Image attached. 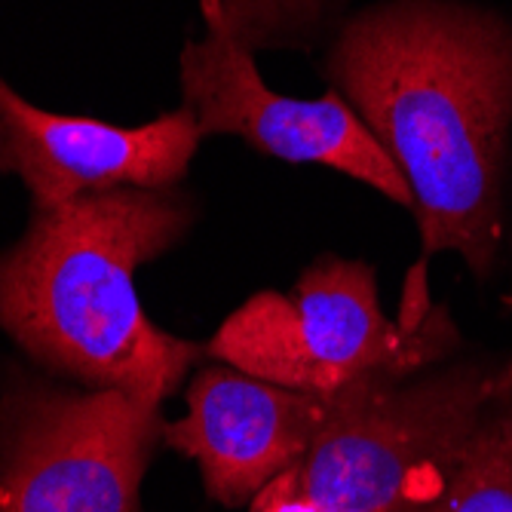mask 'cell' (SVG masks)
I'll return each instance as SVG.
<instances>
[{
    "label": "cell",
    "mask_w": 512,
    "mask_h": 512,
    "mask_svg": "<svg viewBox=\"0 0 512 512\" xmlns=\"http://www.w3.org/2000/svg\"><path fill=\"white\" fill-rule=\"evenodd\" d=\"M322 74L399 166L424 258L491 276L503 237L512 22L457 0H387L350 16Z\"/></svg>",
    "instance_id": "cell-1"
},
{
    "label": "cell",
    "mask_w": 512,
    "mask_h": 512,
    "mask_svg": "<svg viewBox=\"0 0 512 512\" xmlns=\"http://www.w3.org/2000/svg\"><path fill=\"white\" fill-rule=\"evenodd\" d=\"M191 221L188 200L169 188H117L34 209L25 237L0 252V329L89 390L160 408L206 347L154 325L132 279Z\"/></svg>",
    "instance_id": "cell-2"
},
{
    "label": "cell",
    "mask_w": 512,
    "mask_h": 512,
    "mask_svg": "<svg viewBox=\"0 0 512 512\" xmlns=\"http://www.w3.org/2000/svg\"><path fill=\"white\" fill-rule=\"evenodd\" d=\"M509 387L512 365L503 362L353 381L332 393L304 460L267 488L325 512H408Z\"/></svg>",
    "instance_id": "cell-3"
},
{
    "label": "cell",
    "mask_w": 512,
    "mask_h": 512,
    "mask_svg": "<svg viewBox=\"0 0 512 512\" xmlns=\"http://www.w3.org/2000/svg\"><path fill=\"white\" fill-rule=\"evenodd\" d=\"M454 347L445 307L424 304L393 322L381 310L375 270L322 255L292 292H258L230 313L206 356L279 387L332 396L371 375H417Z\"/></svg>",
    "instance_id": "cell-4"
},
{
    "label": "cell",
    "mask_w": 512,
    "mask_h": 512,
    "mask_svg": "<svg viewBox=\"0 0 512 512\" xmlns=\"http://www.w3.org/2000/svg\"><path fill=\"white\" fill-rule=\"evenodd\" d=\"M160 433L157 405L120 390L19 387L0 405V512H142Z\"/></svg>",
    "instance_id": "cell-5"
},
{
    "label": "cell",
    "mask_w": 512,
    "mask_h": 512,
    "mask_svg": "<svg viewBox=\"0 0 512 512\" xmlns=\"http://www.w3.org/2000/svg\"><path fill=\"white\" fill-rule=\"evenodd\" d=\"M200 10L206 37L181 50V96L203 138L237 135L267 157L329 166L414 209L399 166L335 89L322 99L279 96L230 31L221 0H200Z\"/></svg>",
    "instance_id": "cell-6"
},
{
    "label": "cell",
    "mask_w": 512,
    "mask_h": 512,
    "mask_svg": "<svg viewBox=\"0 0 512 512\" xmlns=\"http://www.w3.org/2000/svg\"><path fill=\"white\" fill-rule=\"evenodd\" d=\"M200 138L184 105L145 126H111L43 111L0 77V175H19L34 209L117 188H172L188 172Z\"/></svg>",
    "instance_id": "cell-7"
},
{
    "label": "cell",
    "mask_w": 512,
    "mask_h": 512,
    "mask_svg": "<svg viewBox=\"0 0 512 512\" xmlns=\"http://www.w3.org/2000/svg\"><path fill=\"white\" fill-rule=\"evenodd\" d=\"M329 408L332 396L279 387L221 362L191 381L188 414L163 427V439L197 460L215 503L237 509L298 467Z\"/></svg>",
    "instance_id": "cell-8"
},
{
    "label": "cell",
    "mask_w": 512,
    "mask_h": 512,
    "mask_svg": "<svg viewBox=\"0 0 512 512\" xmlns=\"http://www.w3.org/2000/svg\"><path fill=\"white\" fill-rule=\"evenodd\" d=\"M408 512H512V387L460 442L439 485Z\"/></svg>",
    "instance_id": "cell-9"
},
{
    "label": "cell",
    "mask_w": 512,
    "mask_h": 512,
    "mask_svg": "<svg viewBox=\"0 0 512 512\" xmlns=\"http://www.w3.org/2000/svg\"><path fill=\"white\" fill-rule=\"evenodd\" d=\"M344 0H221L224 19L249 53L313 43Z\"/></svg>",
    "instance_id": "cell-10"
},
{
    "label": "cell",
    "mask_w": 512,
    "mask_h": 512,
    "mask_svg": "<svg viewBox=\"0 0 512 512\" xmlns=\"http://www.w3.org/2000/svg\"><path fill=\"white\" fill-rule=\"evenodd\" d=\"M249 512H325V509H316V506H310V503H304L298 497H286V494H276V491L264 488L252 500Z\"/></svg>",
    "instance_id": "cell-11"
}]
</instances>
